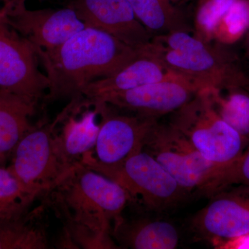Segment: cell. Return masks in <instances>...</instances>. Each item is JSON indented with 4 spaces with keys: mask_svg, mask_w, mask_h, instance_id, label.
I'll return each instance as SVG.
<instances>
[{
    "mask_svg": "<svg viewBox=\"0 0 249 249\" xmlns=\"http://www.w3.org/2000/svg\"><path fill=\"white\" fill-rule=\"evenodd\" d=\"M36 52L49 80L48 100L77 99L85 86L115 74L140 55L110 34L89 27L58 48Z\"/></svg>",
    "mask_w": 249,
    "mask_h": 249,
    "instance_id": "6da1fadb",
    "label": "cell"
},
{
    "mask_svg": "<svg viewBox=\"0 0 249 249\" xmlns=\"http://www.w3.org/2000/svg\"><path fill=\"white\" fill-rule=\"evenodd\" d=\"M52 190L57 191V202L78 242L87 247L90 240L91 248H114L108 239L111 224L122 219L130 202L122 186L79 162Z\"/></svg>",
    "mask_w": 249,
    "mask_h": 249,
    "instance_id": "7a4b0ae2",
    "label": "cell"
},
{
    "mask_svg": "<svg viewBox=\"0 0 249 249\" xmlns=\"http://www.w3.org/2000/svg\"><path fill=\"white\" fill-rule=\"evenodd\" d=\"M141 51L201 89L244 88L249 91L248 70L230 45L204 42L191 33L177 31L153 36Z\"/></svg>",
    "mask_w": 249,
    "mask_h": 249,
    "instance_id": "3957f363",
    "label": "cell"
},
{
    "mask_svg": "<svg viewBox=\"0 0 249 249\" xmlns=\"http://www.w3.org/2000/svg\"><path fill=\"white\" fill-rule=\"evenodd\" d=\"M80 163L119 183L149 211L165 212L175 209L190 194L151 155L140 150L121 164L98 163L92 152L83 156Z\"/></svg>",
    "mask_w": 249,
    "mask_h": 249,
    "instance_id": "277c9868",
    "label": "cell"
},
{
    "mask_svg": "<svg viewBox=\"0 0 249 249\" xmlns=\"http://www.w3.org/2000/svg\"><path fill=\"white\" fill-rule=\"evenodd\" d=\"M169 123L178 129L206 160L219 170L235 161L248 146L217 114L208 89L170 114Z\"/></svg>",
    "mask_w": 249,
    "mask_h": 249,
    "instance_id": "5b68a950",
    "label": "cell"
},
{
    "mask_svg": "<svg viewBox=\"0 0 249 249\" xmlns=\"http://www.w3.org/2000/svg\"><path fill=\"white\" fill-rule=\"evenodd\" d=\"M142 150L157 160L189 193L200 191L219 170L169 122L163 124L158 120L152 124L144 139Z\"/></svg>",
    "mask_w": 249,
    "mask_h": 249,
    "instance_id": "8992f818",
    "label": "cell"
},
{
    "mask_svg": "<svg viewBox=\"0 0 249 249\" xmlns=\"http://www.w3.org/2000/svg\"><path fill=\"white\" fill-rule=\"evenodd\" d=\"M69 109L68 106L53 122L34 127L16 147L13 173L40 194L53 189L71 170L62 163L55 142V129Z\"/></svg>",
    "mask_w": 249,
    "mask_h": 249,
    "instance_id": "52a82bcc",
    "label": "cell"
},
{
    "mask_svg": "<svg viewBox=\"0 0 249 249\" xmlns=\"http://www.w3.org/2000/svg\"><path fill=\"white\" fill-rule=\"evenodd\" d=\"M37 60L33 45L9 29L0 10V90L37 103L49 88Z\"/></svg>",
    "mask_w": 249,
    "mask_h": 249,
    "instance_id": "ba28073f",
    "label": "cell"
},
{
    "mask_svg": "<svg viewBox=\"0 0 249 249\" xmlns=\"http://www.w3.org/2000/svg\"><path fill=\"white\" fill-rule=\"evenodd\" d=\"M25 1L14 0L2 11L8 24L19 31L35 51L58 48L86 27L71 8L29 10Z\"/></svg>",
    "mask_w": 249,
    "mask_h": 249,
    "instance_id": "9c48e42d",
    "label": "cell"
},
{
    "mask_svg": "<svg viewBox=\"0 0 249 249\" xmlns=\"http://www.w3.org/2000/svg\"><path fill=\"white\" fill-rule=\"evenodd\" d=\"M201 89L191 80L178 75L127 91L110 93L92 103H106L124 112L159 120L183 107Z\"/></svg>",
    "mask_w": 249,
    "mask_h": 249,
    "instance_id": "30bf717a",
    "label": "cell"
},
{
    "mask_svg": "<svg viewBox=\"0 0 249 249\" xmlns=\"http://www.w3.org/2000/svg\"><path fill=\"white\" fill-rule=\"evenodd\" d=\"M101 116L95 145L98 163L116 165L142 150L149 129L158 119L124 112L106 103H94Z\"/></svg>",
    "mask_w": 249,
    "mask_h": 249,
    "instance_id": "8fae6325",
    "label": "cell"
},
{
    "mask_svg": "<svg viewBox=\"0 0 249 249\" xmlns=\"http://www.w3.org/2000/svg\"><path fill=\"white\" fill-rule=\"evenodd\" d=\"M191 222L193 232L216 247L222 241L249 233V192L231 187L212 195Z\"/></svg>",
    "mask_w": 249,
    "mask_h": 249,
    "instance_id": "7c38bea8",
    "label": "cell"
},
{
    "mask_svg": "<svg viewBox=\"0 0 249 249\" xmlns=\"http://www.w3.org/2000/svg\"><path fill=\"white\" fill-rule=\"evenodd\" d=\"M67 6L85 27L104 31L136 50H142L153 37L136 17L128 0H68Z\"/></svg>",
    "mask_w": 249,
    "mask_h": 249,
    "instance_id": "4fadbf2b",
    "label": "cell"
},
{
    "mask_svg": "<svg viewBox=\"0 0 249 249\" xmlns=\"http://www.w3.org/2000/svg\"><path fill=\"white\" fill-rule=\"evenodd\" d=\"M139 52L140 55L121 71L85 86L80 96H85L93 103L110 93L127 91L178 76L167 69L158 59Z\"/></svg>",
    "mask_w": 249,
    "mask_h": 249,
    "instance_id": "5bb4252c",
    "label": "cell"
},
{
    "mask_svg": "<svg viewBox=\"0 0 249 249\" xmlns=\"http://www.w3.org/2000/svg\"><path fill=\"white\" fill-rule=\"evenodd\" d=\"M113 235L121 247L134 249H174L180 242L178 228L162 219L123 217L113 227Z\"/></svg>",
    "mask_w": 249,
    "mask_h": 249,
    "instance_id": "9a60e30c",
    "label": "cell"
},
{
    "mask_svg": "<svg viewBox=\"0 0 249 249\" xmlns=\"http://www.w3.org/2000/svg\"><path fill=\"white\" fill-rule=\"evenodd\" d=\"M98 115L96 107L88 109L78 117L69 118L60 133L55 132L57 152L67 169H71L83 156L94 148L99 131Z\"/></svg>",
    "mask_w": 249,
    "mask_h": 249,
    "instance_id": "2e32d148",
    "label": "cell"
},
{
    "mask_svg": "<svg viewBox=\"0 0 249 249\" xmlns=\"http://www.w3.org/2000/svg\"><path fill=\"white\" fill-rule=\"evenodd\" d=\"M37 103L18 95L0 90V155L17 146L26 134L34 127L29 118Z\"/></svg>",
    "mask_w": 249,
    "mask_h": 249,
    "instance_id": "e0dca14e",
    "label": "cell"
},
{
    "mask_svg": "<svg viewBox=\"0 0 249 249\" xmlns=\"http://www.w3.org/2000/svg\"><path fill=\"white\" fill-rule=\"evenodd\" d=\"M128 1L139 22L153 36L193 31L186 15L172 0Z\"/></svg>",
    "mask_w": 249,
    "mask_h": 249,
    "instance_id": "ac0fdd59",
    "label": "cell"
},
{
    "mask_svg": "<svg viewBox=\"0 0 249 249\" xmlns=\"http://www.w3.org/2000/svg\"><path fill=\"white\" fill-rule=\"evenodd\" d=\"M214 92L211 96L214 109L249 145V91L232 88Z\"/></svg>",
    "mask_w": 249,
    "mask_h": 249,
    "instance_id": "d6986e66",
    "label": "cell"
},
{
    "mask_svg": "<svg viewBox=\"0 0 249 249\" xmlns=\"http://www.w3.org/2000/svg\"><path fill=\"white\" fill-rule=\"evenodd\" d=\"M249 31V2L247 0H235L217 24L213 40L231 46L244 38Z\"/></svg>",
    "mask_w": 249,
    "mask_h": 249,
    "instance_id": "ffe728a7",
    "label": "cell"
},
{
    "mask_svg": "<svg viewBox=\"0 0 249 249\" xmlns=\"http://www.w3.org/2000/svg\"><path fill=\"white\" fill-rule=\"evenodd\" d=\"M231 187H240L249 192V145L235 161L218 170L199 193L211 196Z\"/></svg>",
    "mask_w": 249,
    "mask_h": 249,
    "instance_id": "44dd1931",
    "label": "cell"
},
{
    "mask_svg": "<svg viewBox=\"0 0 249 249\" xmlns=\"http://www.w3.org/2000/svg\"><path fill=\"white\" fill-rule=\"evenodd\" d=\"M235 0H198L193 35L206 42L213 40L214 31Z\"/></svg>",
    "mask_w": 249,
    "mask_h": 249,
    "instance_id": "7402d4cb",
    "label": "cell"
},
{
    "mask_svg": "<svg viewBox=\"0 0 249 249\" xmlns=\"http://www.w3.org/2000/svg\"><path fill=\"white\" fill-rule=\"evenodd\" d=\"M40 195L21 182L12 171L0 168V206L10 204L18 198L31 201Z\"/></svg>",
    "mask_w": 249,
    "mask_h": 249,
    "instance_id": "603a6c76",
    "label": "cell"
},
{
    "mask_svg": "<svg viewBox=\"0 0 249 249\" xmlns=\"http://www.w3.org/2000/svg\"><path fill=\"white\" fill-rule=\"evenodd\" d=\"M216 247L220 249H249V233L242 237L222 241Z\"/></svg>",
    "mask_w": 249,
    "mask_h": 249,
    "instance_id": "cb8c5ba5",
    "label": "cell"
},
{
    "mask_svg": "<svg viewBox=\"0 0 249 249\" xmlns=\"http://www.w3.org/2000/svg\"><path fill=\"white\" fill-rule=\"evenodd\" d=\"M244 38H245L246 58L247 59V62H248L249 65V68H247V70H248L249 73V31L247 34H246Z\"/></svg>",
    "mask_w": 249,
    "mask_h": 249,
    "instance_id": "d4e9b609",
    "label": "cell"
},
{
    "mask_svg": "<svg viewBox=\"0 0 249 249\" xmlns=\"http://www.w3.org/2000/svg\"><path fill=\"white\" fill-rule=\"evenodd\" d=\"M172 1H173L174 3H175V4H178V3L182 2L184 0H172Z\"/></svg>",
    "mask_w": 249,
    "mask_h": 249,
    "instance_id": "484cf974",
    "label": "cell"
},
{
    "mask_svg": "<svg viewBox=\"0 0 249 249\" xmlns=\"http://www.w3.org/2000/svg\"><path fill=\"white\" fill-rule=\"evenodd\" d=\"M4 1V2L5 3V4H9V3L11 2V1H13V0H0V1Z\"/></svg>",
    "mask_w": 249,
    "mask_h": 249,
    "instance_id": "4316f807",
    "label": "cell"
},
{
    "mask_svg": "<svg viewBox=\"0 0 249 249\" xmlns=\"http://www.w3.org/2000/svg\"><path fill=\"white\" fill-rule=\"evenodd\" d=\"M72 106H73V102H72ZM71 107H72V106H71ZM68 113H69V112H68ZM67 116H66V118H67Z\"/></svg>",
    "mask_w": 249,
    "mask_h": 249,
    "instance_id": "83f0119b",
    "label": "cell"
},
{
    "mask_svg": "<svg viewBox=\"0 0 249 249\" xmlns=\"http://www.w3.org/2000/svg\"><path fill=\"white\" fill-rule=\"evenodd\" d=\"M0 249H1V244H0Z\"/></svg>",
    "mask_w": 249,
    "mask_h": 249,
    "instance_id": "f1b7e54d",
    "label": "cell"
},
{
    "mask_svg": "<svg viewBox=\"0 0 249 249\" xmlns=\"http://www.w3.org/2000/svg\"><path fill=\"white\" fill-rule=\"evenodd\" d=\"M247 1H249V0H247Z\"/></svg>",
    "mask_w": 249,
    "mask_h": 249,
    "instance_id": "f546056e",
    "label": "cell"
}]
</instances>
